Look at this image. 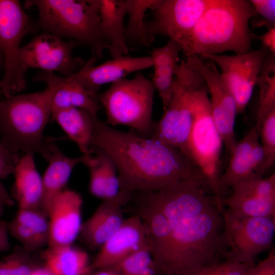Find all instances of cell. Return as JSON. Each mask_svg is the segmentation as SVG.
<instances>
[{
    "label": "cell",
    "instance_id": "obj_1",
    "mask_svg": "<svg viewBox=\"0 0 275 275\" xmlns=\"http://www.w3.org/2000/svg\"><path fill=\"white\" fill-rule=\"evenodd\" d=\"M158 275H197L227 259L222 201L200 181L135 193Z\"/></svg>",
    "mask_w": 275,
    "mask_h": 275
},
{
    "label": "cell",
    "instance_id": "obj_2",
    "mask_svg": "<svg viewBox=\"0 0 275 275\" xmlns=\"http://www.w3.org/2000/svg\"><path fill=\"white\" fill-rule=\"evenodd\" d=\"M91 144L114 161L122 193L153 191L189 179L204 183L200 173L179 149L132 130H117L98 117Z\"/></svg>",
    "mask_w": 275,
    "mask_h": 275
},
{
    "label": "cell",
    "instance_id": "obj_3",
    "mask_svg": "<svg viewBox=\"0 0 275 275\" xmlns=\"http://www.w3.org/2000/svg\"><path fill=\"white\" fill-rule=\"evenodd\" d=\"M256 12L248 0H210L182 51L187 57L250 51L249 22Z\"/></svg>",
    "mask_w": 275,
    "mask_h": 275
},
{
    "label": "cell",
    "instance_id": "obj_4",
    "mask_svg": "<svg viewBox=\"0 0 275 275\" xmlns=\"http://www.w3.org/2000/svg\"><path fill=\"white\" fill-rule=\"evenodd\" d=\"M49 88L14 95L0 101V142L12 152L38 153L47 161L49 143L43 135L51 115Z\"/></svg>",
    "mask_w": 275,
    "mask_h": 275
},
{
    "label": "cell",
    "instance_id": "obj_5",
    "mask_svg": "<svg viewBox=\"0 0 275 275\" xmlns=\"http://www.w3.org/2000/svg\"><path fill=\"white\" fill-rule=\"evenodd\" d=\"M25 6L37 8L39 29L88 46L96 60L108 49L95 0H29Z\"/></svg>",
    "mask_w": 275,
    "mask_h": 275
},
{
    "label": "cell",
    "instance_id": "obj_6",
    "mask_svg": "<svg viewBox=\"0 0 275 275\" xmlns=\"http://www.w3.org/2000/svg\"><path fill=\"white\" fill-rule=\"evenodd\" d=\"M193 106L194 120L185 155L200 173L210 193L223 201L231 189L224 187L221 181L223 143L212 117L205 84L195 93Z\"/></svg>",
    "mask_w": 275,
    "mask_h": 275
},
{
    "label": "cell",
    "instance_id": "obj_7",
    "mask_svg": "<svg viewBox=\"0 0 275 275\" xmlns=\"http://www.w3.org/2000/svg\"><path fill=\"white\" fill-rule=\"evenodd\" d=\"M154 89L151 80L138 73L132 79L122 78L97 95L104 109L105 124L124 125L139 135L150 137L154 128L152 110Z\"/></svg>",
    "mask_w": 275,
    "mask_h": 275
},
{
    "label": "cell",
    "instance_id": "obj_8",
    "mask_svg": "<svg viewBox=\"0 0 275 275\" xmlns=\"http://www.w3.org/2000/svg\"><path fill=\"white\" fill-rule=\"evenodd\" d=\"M204 84L200 74L185 60L179 63L174 74L171 99L161 118L154 123L151 139L175 147L185 155L194 120V95Z\"/></svg>",
    "mask_w": 275,
    "mask_h": 275
},
{
    "label": "cell",
    "instance_id": "obj_9",
    "mask_svg": "<svg viewBox=\"0 0 275 275\" xmlns=\"http://www.w3.org/2000/svg\"><path fill=\"white\" fill-rule=\"evenodd\" d=\"M39 29L17 0H0V50L4 59V74L0 90L6 98L25 89L26 72L20 62L21 42L30 33Z\"/></svg>",
    "mask_w": 275,
    "mask_h": 275
},
{
    "label": "cell",
    "instance_id": "obj_10",
    "mask_svg": "<svg viewBox=\"0 0 275 275\" xmlns=\"http://www.w3.org/2000/svg\"><path fill=\"white\" fill-rule=\"evenodd\" d=\"M227 259L239 262L254 259L271 246L275 217L249 216L227 208L223 211Z\"/></svg>",
    "mask_w": 275,
    "mask_h": 275
},
{
    "label": "cell",
    "instance_id": "obj_11",
    "mask_svg": "<svg viewBox=\"0 0 275 275\" xmlns=\"http://www.w3.org/2000/svg\"><path fill=\"white\" fill-rule=\"evenodd\" d=\"M187 64L202 77L209 94L211 113L228 157L237 143L235 123L237 104L231 91L216 65L197 56L187 57Z\"/></svg>",
    "mask_w": 275,
    "mask_h": 275
},
{
    "label": "cell",
    "instance_id": "obj_12",
    "mask_svg": "<svg viewBox=\"0 0 275 275\" xmlns=\"http://www.w3.org/2000/svg\"><path fill=\"white\" fill-rule=\"evenodd\" d=\"M79 45L74 40L66 41L62 38L43 32L21 46V67L25 72L29 68H36L42 71L57 72L63 76L70 77L86 63L83 59L72 55L73 50Z\"/></svg>",
    "mask_w": 275,
    "mask_h": 275
},
{
    "label": "cell",
    "instance_id": "obj_13",
    "mask_svg": "<svg viewBox=\"0 0 275 275\" xmlns=\"http://www.w3.org/2000/svg\"><path fill=\"white\" fill-rule=\"evenodd\" d=\"M210 0H158L145 22L151 43L156 36H168L184 50L191 34Z\"/></svg>",
    "mask_w": 275,
    "mask_h": 275
},
{
    "label": "cell",
    "instance_id": "obj_14",
    "mask_svg": "<svg viewBox=\"0 0 275 275\" xmlns=\"http://www.w3.org/2000/svg\"><path fill=\"white\" fill-rule=\"evenodd\" d=\"M270 53L261 47L241 54H204L200 58L219 67L235 100L238 114L244 112L250 102L262 67Z\"/></svg>",
    "mask_w": 275,
    "mask_h": 275
},
{
    "label": "cell",
    "instance_id": "obj_15",
    "mask_svg": "<svg viewBox=\"0 0 275 275\" xmlns=\"http://www.w3.org/2000/svg\"><path fill=\"white\" fill-rule=\"evenodd\" d=\"M260 125L256 123L231 151L221 181L230 189L233 185L263 178L269 171L265 152L259 141Z\"/></svg>",
    "mask_w": 275,
    "mask_h": 275
},
{
    "label": "cell",
    "instance_id": "obj_16",
    "mask_svg": "<svg viewBox=\"0 0 275 275\" xmlns=\"http://www.w3.org/2000/svg\"><path fill=\"white\" fill-rule=\"evenodd\" d=\"M223 200L224 207L249 216L275 217V173L235 184Z\"/></svg>",
    "mask_w": 275,
    "mask_h": 275
},
{
    "label": "cell",
    "instance_id": "obj_17",
    "mask_svg": "<svg viewBox=\"0 0 275 275\" xmlns=\"http://www.w3.org/2000/svg\"><path fill=\"white\" fill-rule=\"evenodd\" d=\"M96 61L91 57L81 69L68 77L83 87L96 99L98 92L103 85L112 84L132 73L153 66L150 56H123L113 58L97 66H95Z\"/></svg>",
    "mask_w": 275,
    "mask_h": 275
},
{
    "label": "cell",
    "instance_id": "obj_18",
    "mask_svg": "<svg viewBox=\"0 0 275 275\" xmlns=\"http://www.w3.org/2000/svg\"><path fill=\"white\" fill-rule=\"evenodd\" d=\"M82 199L76 191L65 189L53 200L48 217V247L73 244L82 225Z\"/></svg>",
    "mask_w": 275,
    "mask_h": 275
},
{
    "label": "cell",
    "instance_id": "obj_19",
    "mask_svg": "<svg viewBox=\"0 0 275 275\" xmlns=\"http://www.w3.org/2000/svg\"><path fill=\"white\" fill-rule=\"evenodd\" d=\"M148 248L144 225L136 214L124 219L115 233L101 247L92 262L94 269L114 267L125 259Z\"/></svg>",
    "mask_w": 275,
    "mask_h": 275
},
{
    "label": "cell",
    "instance_id": "obj_20",
    "mask_svg": "<svg viewBox=\"0 0 275 275\" xmlns=\"http://www.w3.org/2000/svg\"><path fill=\"white\" fill-rule=\"evenodd\" d=\"M131 196L121 191L115 198L103 200L80 228L78 237L91 249L99 250L115 233L125 218L123 207Z\"/></svg>",
    "mask_w": 275,
    "mask_h": 275
},
{
    "label": "cell",
    "instance_id": "obj_21",
    "mask_svg": "<svg viewBox=\"0 0 275 275\" xmlns=\"http://www.w3.org/2000/svg\"><path fill=\"white\" fill-rule=\"evenodd\" d=\"M50 156L49 164L43 176L42 195L40 209L48 216V213L53 200L65 190L73 169L77 164L83 163L88 167L95 159L94 155L82 154L77 157H70L65 155L58 146L49 143Z\"/></svg>",
    "mask_w": 275,
    "mask_h": 275
},
{
    "label": "cell",
    "instance_id": "obj_22",
    "mask_svg": "<svg viewBox=\"0 0 275 275\" xmlns=\"http://www.w3.org/2000/svg\"><path fill=\"white\" fill-rule=\"evenodd\" d=\"M33 80L45 84L50 90L51 111L78 107L97 115L100 108L97 99L91 96L83 87L68 77L41 71Z\"/></svg>",
    "mask_w": 275,
    "mask_h": 275
},
{
    "label": "cell",
    "instance_id": "obj_23",
    "mask_svg": "<svg viewBox=\"0 0 275 275\" xmlns=\"http://www.w3.org/2000/svg\"><path fill=\"white\" fill-rule=\"evenodd\" d=\"M99 10L100 29L113 58L128 56L124 19L127 14L125 0H95Z\"/></svg>",
    "mask_w": 275,
    "mask_h": 275
},
{
    "label": "cell",
    "instance_id": "obj_24",
    "mask_svg": "<svg viewBox=\"0 0 275 275\" xmlns=\"http://www.w3.org/2000/svg\"><path fill=\"white\" fill-rule=\"evenodd\" d=\"M13 192L20 209H40L42 181L34 154L24 153L15 166Z\"/></svg>",
    "mask_w": 275,
    "mask_h": 275
},
{
    "label": "cell",
    "instance_id": "obj_25",
    "mask_svg": "<svg viewBox=\"0 0 275 275\" xmlns=\"http://www.w3.org/2000/svg\"><path fill=\"white\" fill-rule=\"evenodd\" d=\"M51 116L82 154H93L91 142L97 115L84 108L71 107L51 111Z\"/></svg>",
    "mask_w": 275,
    "mask_h": 275
},
{
    "label": "cell",
    "instance_id": "obj_26",
    "mask_svg": "<svg viewBox=\"0 0 275 275\" xmlns=\"http://www.w3.org/2000/svg\"><path fill=\"white\" fill-rule=\"evenodd\" d=\"M42 257L56 275H91L95 270L88 253L73 244L48 247Z\"/></svg>",
    "mask_w": 275,
    "mask_h": 275
},
{
    "label": "cell",
    "instance_id": "obj_27",
    "mask_svg": "<svg viewBox=\"0 0 275 275\" xmlns=\"http://www.w3.org/2000/svg\"><path fill=\"white\" fill-rule=\"evenodd\" d=\"M95 157L89 166V191L94 197L106 200L116 197L120 183L116 167L110 156L102 149L92 147Z\"/></svg>",
    "mask_w": 275,
    "mask_h": 275
},
{
    "label": "cell",
    "instance_id": "obj_28",
    "mask_svg": "<svg viewBox=\"0 0 275 275\" xmlns=\"http://www.w3.org/2000/svg\"><path fill=\"white\" fill-rule=\"evenodd\" d=\"M158 0H125L128 21L125 27V39L129 50L140 47H149L152 43L145 25L147 10H152Z\"/></svg>",
    "mask_w": 275,
    "mask_h": 275
},
{
    "label": "cell",
    "instance_id": "obj_29",
    "mask_svg": "<svg viewBox=\"0 0 275 275\" xmlns=\"http://www.w3.org/2000/svg\"><path fill=\"white\" fill-rule=\"evenodd\" d=\"M259 102L256 123L260 125L265 116L275 108V55L270 53L266 59L258 77Z\"/></svg>",
    "mask_w": 275,
    "mask_h": 275
},
{
    "label": "cell",
    "instance_id": "obj_30",
    "mask_svg": "<svg viewBox=\"0 0 275 275\" xmlns=\"http://www.w3.org/2000/svg\"><path fill=\"white\" fill-rule=\"evenodd\" d=\"M114 267L117 268L121 275H158L148 248L134 253Z\"/></svg>",
    "mask_w": 275,
    "mask_h": 275
},
{
    "label": "cell",
    "instance_id": "obj_31",
    "mask_svg": "<svg viewBox=\"0 0 275 275\" xmlns=\"http://www.w3.org/2000/svg\"><path fill=\"white\" fill-rule=\"evenodd\" d=\"M14 219L29 227L45 245H48L49 237V219L40 209L19 208Z\"/></svg>",
    "mask_w": 275,
    "mask_h": 275
},
{
    "label": "cell",
    "instance_id": "obj_32",
    "mask_svg": "<svg viewBox=\"0 0 275 275\" xmlns=\"http://www.w3.org/2000/svg\"><path fill=\"white\" fill-rule=\"evenodd\" d=\"M31 253L17 249L0 260V275H31L38 266Z\"/></svg>",
    "mask_w": 275,
    "mask_h": 275
},
{
    "label": "cell",
    "instance_id": "obj_33",
    "mask_svg": "<svg viewBox=\"0 0 275 275\" xmlns=\"http://www.w3.org/2000/svg\"><path fill=\"white\" fill-rule=\"evenodd\" d=\"M20 157L19 154L12 152L0 142V216L2 215L6 207H11L14 204L13 198L2 181L10 174H13Z\"/></svg>",
    "mask_w": 275,
    "mask_h": 275
},
{
    "label": "cell",
    "instance_id": "obj_34",
    "mask_svg": "<svg viewBox=\"0 0 275 275\" xmlns=\"http://www.w3.org/2000/svg\"><path fill=\"white\" fill-rule=\"evenodd\" d=\"M260 144L266 156L269 170L275 160V108L271 111L261 121L259 128Z\"/></svg>",
    "mask_w": 275,
    "mask_h": 275
},
{
    "label": "cell",
    "instance_id": "obj_35",
    "mask_svg": "<svg viewBox=\"0 0 275 275\" xmlns=\"http://www.w3.org/2000/svg\"><path fill=\"white\" fill-rule=\"evenodd\" d=\"M9 233L22 245V249L31 253L45 246L29 227L13 218L7 223Z\"/></svg>",
    "mask_w": 275,
    "mask_h": 275
},
{
    "label": "cell",
    "instance_id": "obj_36",
    "mask_svg": "<svg viewBox=\"0 0 275 275\" xmlns=\"http://www.w3.org/2000/svg\"><path fill=\"white\" fill-rule=\"evenodd\" d=\"M182 51L180 45L169 39L167 43L158 48H153L150 56L153 62L152 67H177L179 64V53Z\"/></svg>",
    "mask_w": 275,
    "mask_h": 275
},
{
    "label": "cell",
    "instance_id": "obj_37",
    "mask_svg": "<svg viewBox=\"0 0 275 275\" xmlns=\"http://www.w3.org/2000/svg\"><path fill=\"white\" fill-rule=\"evenodd\" d=\"M254 262H239L225 259L202 269L197 275H246Z\"/></svg>",
    "mask_w": 275,
    "mask_h": 275
},
{
    "label": "cell",
    "instance_id": "obj_38",
    "mask_svg": "<svg viewBox=\"0 0 275 275\" xmlns=\"http://www.w3.org/2000/svg\"><path fill=\"white\" fill-rule=\"evenodd\" d=\"M155 90L159 94L164 110L171 99L174 89V76L153 75L151 80Z\"/></svg>",
    "mask_w": 275,
    "mask_h": 275
},
{
    "label": "cell",
    "instance_id": "obj_39",
    "mask_svg": "<svg viewBox=\"0 0 275 275\" xmlns=\"http://www.w3.org/2000/svg\"><path fill=\"white\" fill-rule=\"evenodd\" d=\"M256 14L265 19L267 29L275 26V0H250Z\"/></svg>",
    "mask_w": 275,
    "mask_h": 275
},
{
    "label": "cell",
    "instance_id": "obj_40",
    "mask_svg": "<svg viewBox=\"0 0 275 275\" xmlns=\"http://www.w3.org/2000/svg\"><path fill=\"white\" fill-rule=\"evenodd\" d=\"M246 275H275V252L272 250L267 257L249 269Z\"/></svg>",
    "mask_w": 275,
    "mask_h": 275
},
{
    "label": "cell",
    "instance_id": "obj_41",
    "mask_svg": "<svg viewBox=\"0 0 275 275\" xmlns=\"http://www.w3.org/2000/svg\"><path fill=\"white\" fill-rule=\"evenodd\" d=\"M252 37L259 40L262 44V47L268 50L271 54L275 55V26L267 29L263 34H253Z\"/></svg>",
    "mask_w": 275,
    "mask_h": 275
},
{
    "label": "cell",
    "instance_id": "obj_42",
    "mask_svg": "<svg viewBox=\"0 0 275 275\" xmlns=\"http://www.w3.org/2000/svg\"><path fill=\"white\" fill-rule=\"evenodd\" d=\"M7 223L0 219V252L6 251L10 248Z\"/></svg>",
    "mask_w": 275,
    "mask_h": 275
},
{
    "label": "cell",
    "instance_id": "obj_43",
    "mask_svg": "<svg viewBox=\"0 0 275 275\" xmlns=\"http://www.w3.org/2000/svg\"><path fill=\"white\" fill-rule=\"evenodd\" d=\"M93 275H121L119 271L115 267H108L98 269Z\"/></svg>",
    "mask_w": 275,
    "mask_h": 275
},
{
    "label": "cell",
    "instance_id": "obj_44",
    "mask_svg": "<svg viewBox=\"0 0 275 275\" xmlns=\"http://www.w3.org/2000/svg\"><path fill=\"white\" fill-rule=\"evenodd\" d=\"M31 275H56L46 265L42 267L38 266Z\"/></svg>",
    "mask_w": 275,
    "mask_h": 275
},
{
    "label": "cell",
    "instance_id": "obj_45",
    "mask_svg": "<svg viewBox=\"0 0 275 275\" xmlns=\"http://www.w3.org/2000/svg\"><path fill=\"white\" fill-rule=\"evenodd\" d=\"M4 64V59L3 54L0 50V67L2 66V65Z\"/></svg>",
    "mask_w": 275,
    "mask_h": 275
}]
</instances>
